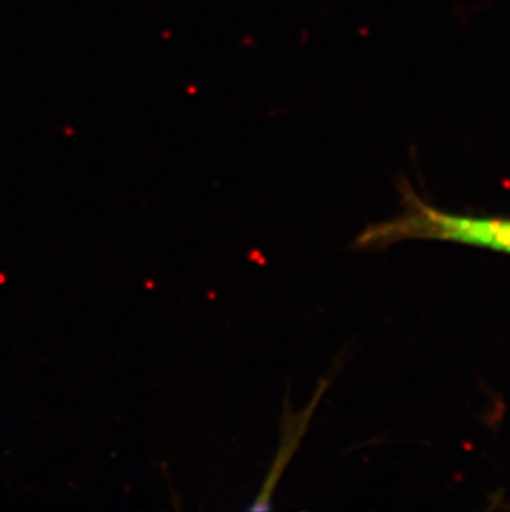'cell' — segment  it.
I'll list each match as a JSON object with an SVG mask.
<instances>
[{"instance_id": "obj_1", "label": "cell", "mask_w": 510, "mask_h": 512, "mask_svg": "<svg viewBox=\"0 0 510 512\" xmlns=\"http://www.w3.org/2000/svg\"><path fill=\"white\" fill-rule=\"evenodd\" d=\"M403 211L371 224L353 242L355 249L378 251L405 241H446L510 254V218H477L434 208L401 183Z\"/></svg>"}]
</instances>
